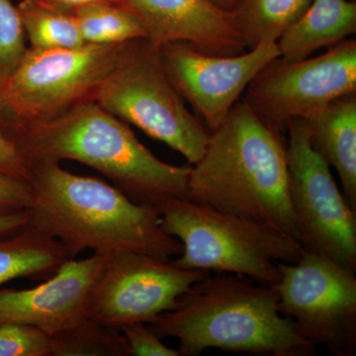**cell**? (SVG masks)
I'll return each mask as SVG.
<instances>
[{"mask_svg": "<svg viewBox=\"0 0 356 356\" xmlns=\"http://www.w3.org/2000/svg\"><path fill=\"white\" fill-rule=\"evenodd\" d=\"M161 227L182 245L173 264L184 269L238 274L266 284L280 278V262L298 261L301 243L266 225L227 214L187 198L158 207Z\"/></svg>", "mask_w": 356, "mask_h": 356, "instance_id": "5b68a950", "label": "cell"}, {"mask_svg": "<svg viewBox=\"0 0 356 356\" xmlns=\"http://www.w3.org/2000/svg\"><path fill=\"white\" fill-rule=\"evenodd\" d=\"M278 269V310L295 332L334 356H355V271L305 250L298 261L280 262Z\"/></svg>", "mask_w": 356, "mask_h": 356, "instance_id": "ba28073f", "label": "cell"}, {"mask_svg": "<svg viewBox=\"0 0 356 356\" xmlns=\"http://www.w3.org/2000/svg\"><path fill=\"white\" fill-rule=\"evenodd\" d=\"M127 43L51 50L27 48L13 76L0 86V127L51 120L95 102Z\"/></svg>", "mask_w": 356, "mask_h": 356, "instance_id": "8992f818", "label": "cell"}, {"mask_svg": "<svg viewBox=\"0 0 356 356\" xmlns=\"http://www.w3.org/2000/svg\"><path fill=\"white\" fill-rule=\"evenodd\" d=\"M56 238L26 225L0 240V288L17 278H48L70 259Z\"/></svg>", "mask_w": 356, "mask_h": 356, "instance_id": "e0dca14e", "label": "cell"}, {"mask_svg": "<svg viewBox=\"0 0 356 356\" xmlns=\"http://www.w3.org/2000/svg\"><path fill=\"white\" fill-rule=\"evenodd\" d=\"M305 120L312 147L337 170L343 197L356 211V92Z\"/></svg>", "mask_w": 356, "mask_h": 356, "instance_id": "9a60e30c", "label": "cell"}, {"mask_svg": "<svg viewBox=\"0 0 356 356\" xmlns=\"http://www.w3.org/2000/svg\"><path fill=\"white\" fill-rule=\"evenodd\" d=\"M0 172L30 181L31 166L13 140L0 129Z\"/></svg>", "mask_w": 356, "mask_h": 356, "instance_id": "484cf974", "label": "cell"}, {"mask_svg": "<svg viewBox=\"0 0 356 356\" xmlns=\"http://www.w3.org/2000/svg\"><path fill=\"white\" fill-rule=\"evenodd\" d=\"M36 1L51 8L72 13L77 7L92 3V2L103 1V0H36Z\"/></svg>", "mask_w": 356, "mask_h": 356, "instance_id": "83f0119b", "label": "cell"}, {"mask_svg": "<svg viewBox=\"0 0 356 356\" xmlns=\"http://www.w3.org/2000/svg\"><path fill=\"white\" fill-rule=\"evenodd\" d=\"M119 330L127 341L130 356H180L177 350L163 344L145 323H129Z\"/></svg>", "mask_w": 356, "mask_h": 356, "instance_id": "cb8c5ba5", "label": "cell"}, {"mask_svg": "<svg viewBox=\"0 0 356 356\" xmlns=\"http://www.w3.org/2000/svg\"><path fill=\"white\" fill-rule=\"evenodd\" d=\"M135 14L156 46L186 42L210 56L232 57L247 50L229 11L212 0H118Z\"/></svg>", "mask_w": 356, "mask_h": 356, "instance_id": "5bb4252c", "label": "cell"}, {"mask_svg": "<svg viewBox=\"0 0 356 356\" xmlns=\"http://www.w3.org/2000/svg\"><path fill=\"white\" fill-rule=\"evenodd\" d=\"M31 203L30 182L0 172V215L28 210Z\"/></svg>", "mask_w": 356, "mask_h": 356, "instance_id": "d4e9b609", "label": "cell"}, {"mask_svg": "<svg viewBox=\"0 0 356 356\" xmlns=\"http://www.w3.org/2000/svg\"><path fill=\"white\" fill-rule=\"evenodd\" d=\"M16 9L31 48L74 49L86 44L72 13L44 6L36 0H21Z\"/></svg>", "mask_w": 356, "mask_h": 356, "instance_id": "ffe728a7", "label": "cell"}, {"mask_svg": "<svg viewBox=\"0 0 356 356\" xmlns=\"http://www.w3.org/2000/svg\"><path fill=\"white\" fill-rule=\"evenodd\" d=\"M313 0H236L231 9L247 50L262 42H277Z\"/></svg>", "mask_w": 356, "mask_h": 356, "instance_id": "ac0fdd59", "label": "cell"}, {"mask_svg": "<svg viewBox=\"0 0 356 356\" xmlns=\"http://www.w3.org/2000/svg\"><path fill=\"white\" fill-rule=\"evenodd\" d=\"M95 102L149 137L165 143L189 165L197 163L205 152L209 130L186 108L166 76L159 47L147 39L128 41Z\"/></svg>", "mask_w": 356, "mask_h": 356, "instance_id": "52a82bcc", "label": "cell"}, {"mask_svg": "<svg viewBox=\"0 0 356 356\" xmlns=\"http://www.w3.org/2000/svg\"><path fill=\"white\" fill-rule=\"evenodd\" d=\"M356 32L353 0H313L308 9L277 40L280 58L296 62L325 47L334 46Z\"/></svg>", "mask_w": 356, "mask_h": 356, "instance_id": "2e32d148", "label": "cell"}, {"mask_svg": "<svg viewBox=\"0 0 356 356\" xmlns=\"http://www.w3.org/2000/svg\"><path fill=\"white\" fill-rule=\"evenodd\" d=\"M207 274L151 255L115 252L89 292L86 314L116 329L129 323L151 324L172 310L178 298Z\"/></svg>", "mask_w": 356, "mask_h": 356, "instance_id": "8fae6325", "label": "cell"}, {"mask_svg": "<svg viewBox=\"0 0 356 356\" xmlns=\"http://www.w3.org/2000/svg\"><path fill=\"white\" fill-rule=\"evenodd\" d=\"M30 166L72 159L95 168L133 202L158 208L187 198L191 166L165 163L147 149L125 122L96 102L51 120L0 127Z\"/></svg>", "mask_w": 356, "mask_h": 356, "instance_id": "3957f363", "label": "cell"}, {"mask_svg": "<svg viewBox=\"0 0 356 356\" xmlns=\"http://www.w3.org/2000/svg\"><path fill=\"white\" fill-rule=\"evenodd\" d=\"M51 337L38 327L0 323V356H51Z\"/></svg>", "mask_w": 356, "mask_h": 356, "instance_id": "603a6c76", "label": "cell"}, {"mask_svg": "<svg viewBox=\"0 0 356 356\" xmlns=\"http://www.w3.org/2000/svg\"><path fill=\"white\" fill-rule=\"evenodd\" d=\"M51 356H130L120 330L86 318L51 337Z\"/></svg>", "mask_w": 356, "mask_h": 356, "instance_id": "44dd1931", "label": "cell"}, {"mask_svg": "<svg viewBox=\"0 0 356 356\" xmlns=\"http://www.w3.org/2000/svg\"><path fill=\"white\" fill-rule=\"evenodd\" d=\"M28 226L56 238L70 259L86 250L109 255L131 252L163 261L182 245L161 227L153 206L133 202L114 185L67 172L57 161L31 165Z\"/></svg>", "mask_w": 356, "mask_h": 356, "instance_id": "6da1fadb", "label": "cell"}, {"mask_svg": "<svg viewBox=\"0 0 356 356\" xmlns=\"http://www.w3.org/2000/svg\"><path fill=\"white\" fill-rule=\"evenodd\" d=\"M189 200L261 222L300 243L288 188L286 140L238 102L211 131L205 152L192 165Z\"/></svg>", "mask_w": 356, "mask_h": 356, "instance_id": "7a4b0ae2", "label": "cell"}, {"mask_svg": "<svg viewBox=\"0 0 356 356\" xmlns=\"http://www.w3.org/2000/svg\"><path fill=\"white\" fill-rule=\"evenodd\" d=\"M152 331L179 341L180 356H198L208 348L270 356H309L316 344L295 332L278 310V294L238 274L209 273L194 283L177 305L154 318Z\"/></svg>", "mask_w": 356, "mask_h": 356, "instance_id": "277c9868", "label": "cell"}, {"mask_svg": "<svg viewBox=\"0 0 356 356\" xmlns=\"http://www.w3.org/2000/svg\"><path fill=\"white\" fill-rule=\"evenodd\" d=\"M29 210L0 215V236H9L24 228L29 222Z\"/></svg>", "mask_w": 356, "mask_h": 356, "instance_id": "4316f807", "label": "cell"}, {"mask_svg": "<svg viewBox=\"0 0 356 356\" xmlns=\"http://www.w3.org/2000/svg\"><path fill=\"white\" fill-rule=\"evenodd\" d=\"M27 48L19 14L11 0H0V86L13 76Z\"/></svg>", "mask_w": 356, "mask_h": 356, "instance_id": "7402d4cb", "label": "cell"}, {"mask_svg": "<svg viewBox=\"0 0 356 356\" xmlns=\"http://www.w3.org/2000/svg\"><path fill=\"white\" fill-rule=\"evenodd\" d=\"M108 255L67 259L48 280L31 289L0 288V323L33 325L55 336L88 318L89 292Z\"/></svg>", "mask_w": 356, "mask_h": 356, "instance_id": "4fadbf2b", "label": "cell"}, {"mask_svg": "<svg viewBox=\"0 0 356 356\" xmlns=\"http://www.w3.org/2000/svg\"><path fill=\"white\" fill-rule=\"evenodd\" d=\"M86 44H119L146 39V32L132 11L118 0L92 2L72 11Z\"/></svg>", "mask_w": 356, "mask_h": 356, "instance_id": "d6986e66", "label": "cell"}, {"mask_svg": "<svg viewBox=\"0 0 356 356\" xmlns=\"http://www.w3.org/2000/svg\"><path fill=\"white\" fill-rule=\"evenodd\" d=\"M356 92V41L346 39L316 58L269 62L248 83L243 102L285 138L290 121L310 118L330 103Z\"/></svg>", "mask_w": 356, "mask_h": 356, "instance_id": "9c48e42d", "label": "cell"}, {"mask_svg": "<svg viewBox=\"0 0 356 356\" xmlns=\"http://www.w3.org/2000/svg\"><path fill=\"white\" fill-rule=\"evenodd\" d=\"M287 134L288 188L300 243L356 273V211L337 187L331 166L312 147L305 119L290 121Z\"/></svg>", "mask_w": 356, "mask_h": 356, "instance_id": "30bf717a", "label": "cell"}, {"mask_svg": "<svg viewBox=\"0 0 356 356\" xmlns=\"http://www.w3.org/2000/svg\"><path fill=\"white\" fill-rule=\"evenodd\" d=\"M166 76L209 132L221 125L248 83L269 62L280 57L277 42H262L232 57L204 54L186 42L159 46Z\"/></svg>", "mask_w": 356, "mask_h": 356, "instance_id": "7c38bea8", "label": "cell"}, {"mask_svg": "<svg viewBox=\"0 0 356 356\" xmlns=\"http://www.w3.org/2000/svg\"><path fill=\"white\" fill-rule=\"evenodd\" d=\"M216 6L221 7L222 9L227 11H231L233 6H235L236 0H212Z\"/></svg>", "mask_w": 356, "mask_h": 356, "instance_id": "f1b7e54d", "label": "cell"}]
</instances>
